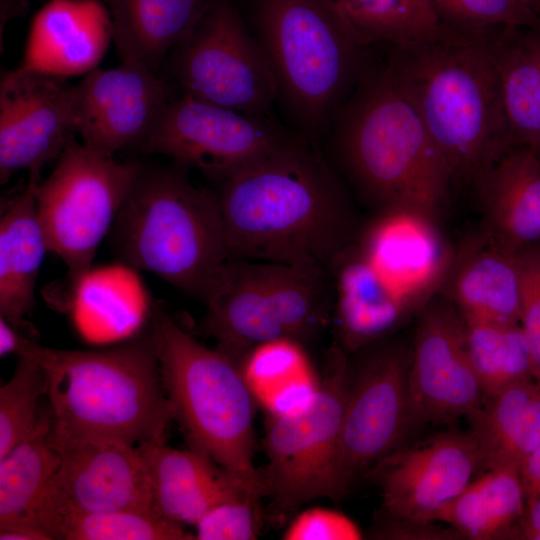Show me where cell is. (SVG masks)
Here are the masks:
<instances>
[{"label": "cell", "mask_w": 540, "mask_h": 540, "mask_svg": "<svg viewBox=\"0 0 540 540\" xmlns=\"http://www.w3.org/2000/svg\"><path fill=\"white\" fill-rule=\"evenodd\" d=\"M216 184L229 259L331 273L357 236L341 180L300 134Z\"/></svg>", "instance_id": "1"}, {"label": "cell", "mask_w": 540, "mask_h": 540, "mask_svg": "<svg viewBox=\"0 0 540 540\" xmlns=\"http://www.w3.org/2000/svg\"><path fill=\"white\" fill-rule=\"evenodd\" d=\"M384 66L418 113L452 185L476 190L514 149L486 38L443 26L433 39L393 47Z\"/></svg>", "instance_id": "2"}, {"label": "cell", "mask_w": 540, "mask_h": 540, "mask_svg": "<svg viewBox=\"0 0 540 540\" xmlns=\"http://www.w3.org/2000/svg\"><path fill=\"white\" fill-rule=\"evenodd\" d=\"M15 355L42 368L52 433L134 446L165 439L173 411L165 394L150 329L103 350H64L21 335Z\"/></svg>", "instance_id": "3"}, {"label": "cell", "mask_w": 540, "mask_h": 540, "mask_svg": "<svg viewBox=\"0 0 540 540\" xmlns=\"http://www.w3.org/2000/svg\"><path fill=\"white\" fill-rule=\"evenodd\" d=\"M330 131L349 179L379 211L407 209L437 219L453 187L448 167L385 66L367 67Z\"/></svg>", "instance_id": "4"}, {"label": "cell", "mask_w": 540, "mask_h": 540, "mask_svg": "<svg viewBox=\"0 0 540 540\" xmlns=\"http://www.w3.org/2000/svg\"><path fill=\"white\" fill-rule=\"evenodd\" d=\"M189 168L142 167L111 228L118 257L206 300L228 261L216 192L196 186Z\"/></svg>", "instance_id": "5"}, {"label": "cell", "mask_w": 540, "mask_h": 540, "mask_svg": "<svg viewBox=\"0 0 540 540\" xmlns=\"http://www.w3.org/2000/svg\"><path fill=\"white\" fill-rule=\"evenodd\" d=\"M255 38L296 132L317 144L367 69L330 0H256Z\"/></svg>", "instance_id": "6"}, {"label": "cell", "mask_w": 540, "mask_h": 540, "mask_svg": "<svg viewBox=\"0 0 540 540\" xmlns=\"http://www.w3.org/2000/svg\"><path fill=\"white\" fill-rule=\"evenodd\" d=\"M149 329L165 394L191 449L262 489L254 455V404L240 367L185 331L157 303Z\"/></svg>", "instance_id": "7"}, {"label": "cell", "mask_w": 540, "mask_h": 540, "mask_svg": "<svg viewBox=\"0 0 540 540\" xmlns=\"http://www.w3.org/2000/svg\"><path fill=\"white\" fill-rule=\"evenodd\" d=\"M200 330L238 366L257 346L302 344L331 325V273L282 263L228 259L204 301Z\"/></svg>", "instance_id": "8"}, {"label": "cell", "mask_w": 540, "mask_h": 540, "mask_svg": "<svg viewBox=\"0 0 540 540\" xmlns=\"http://www.w3.org/2000/svg\"><path fill=\"white\" fill-rule=\"evenodd\" d=\"M352 373L347 353L335 345L312 402L297 413L268 415L267 464L259 472L263 496L277 516H290L314 499L345 495L338 460Z\"/></svg>", "instance_id": "9"}, {"label": "cell", "mask_w": 540, "mask_h": 540, "mask_svg": "<svg viewBox=\"0 0 540 540\" xmlns=\"http://www.w3.org/2000/svg\"><path fill=\"white\" fill-rule=\"evenodd\" d=\"M143 164L118 162L73 140L36 191L37 213L50 252L77 283L91 269Z\"/></svg>", "instance_id": "10"}, {"label": "cell", "mask_w": 540, "mask_h": 540, "mask_svg": "<svg viewBox=\"0 0 540 540\" xmlns=\"http://www.w3.org/2000/svg\"><path fill=\"white\" fill-rule=\"evenodd\" d=\"M166 62L182 92L216 105L270 117L277 101L271 66L229 0H213Z\"/></svg>", "instance_id": "11"}, {"label": "cell", "mask_w": 540, "mask_h": 540, "mask_svg": "<svg viewBox=\"0 0 540 540\" xmlns=\"http://www.w3.org/2000/svg\"><path fill=\"white\" fill-rule=\"evenodd\" d=\"M297 134L271 117L244 114L181 92L164 105L136 147L198 169L218 183Z\"/></svg>", "instance_id": "12"}, {"label": "cell", "mask_w": 540, "mask_h": 540, "mask_svg": "<svg viewBox=\"0 0 540 540\" xmlns=\"http://www.w3.org/2000/svg\"><path fill=\"white\" fill-rule=\"evenodd\" d=\"M364 349L352 373L340 437L338 469L345 494L358 476L398 449L409 431L412 347L386 342Z\"/></svg>", "instance_id": "13"}, {"label": "cell", "mask_w": 540, "mask_h": 540, "mask_svg": "<svg viewBox=\"0 0 540 540\" xmlns=\"http://www.w3.org/2000/svg\"><path fill=\"white\" fill-rule=\"evenodd\" d=\"M408 390L409 430L469 417L484 401L465 321L448 299L430 300L419 312Z\"/></svg>", "instance_id": "14"}, {"label": "cell", "mask_w": 540, "mask_h": 540, "mask_svg": "<svg viewBox=\"0 0 540 540\" xmlns=\"http://www.w3.org/2000/svg\"><path fill=\"white\" fill-rule=\"evenodd\" d=\"M60 456L40 526L48 540L65 513L153 510L150 483L137 447L100 438H61L52 433Z\"/></svg>", "instance_id": "15"}, {"label": "cell", "mask_w": 540, "mask_h": 540, "mask_svg": "<svg viewBox=\"0 0 540 540\" xmlns=\"http://www.w3.org/2000/svg\"><path fill=\"white\" fill-rule=\"evenodd\" d=\"M481 467L470 433L445 432L398 448L364 475L381 490L386 520L431 524Z\"/></svg>", "instance_id": "16"}, {"label": "cell", "mask_w": 540, "mask_h": 540, "mask_svg": "<svg viewBox=\"0 0 540 540\" xmlns=\"http://www.w3.org/2000/svg\"><path fill=\"white\" fill-rule=\"evenodd\" d=\"M73 85L66 79L4 71L0 81V181L40 172L76 139Z\"/></svg>", "instance_id": "17"}, {"label": "cell", "mask_w": 540, "mask_h": 540, "mask_svg": "<svg viewBox=\"0 0 540 540\" xmlns=\"http://www.w3.org/2000/svg\"><path fill=\"white\" fill-rule=\"evenodd\" d=\"M173 96L170 83L146 67L120 62L96 68L73 85L77 136L93 151L114 157L137 145Z\"/></svg>", "instance_id": "18"}, {"label": "cell", "mask_w": 540, "mask_h": 540, "mask_svg": "<svg viewBox=\"0 0 540 540\" xmlns=\"http://www.w3.org/2000/svg\"><path fill=\"white\" fill-rule=\"evenodd\" d=\"M354 245L380 276L418 310L443 286L454 254L436 220L407 209H387Z\"/></svg>", "instance_id": "19"}, {"label": "cell", "mask_w": 540, "mask_h": 540, "mask_svg": "<svg viewBox=\"0 0 540 540\" xmlns=\"http://www.w3.org/2000/svg\"><path fill=\"white\" fill-rule=\"evenodd\" d=\"M113 41L100 0H49L34 15L19 69L67 79L98 68Z\"/></svg>", "instance_id": "20"}, {"label": "cell", "mask_w": 540, "mask_h": 540, "mask_svg": "<svg viewBox=\"0 0 540 540\" xmlns=\"http://www.w3.org/2000/svg\"><path fill=\"white\" fill-rule=\"evenodd\" d=\"M331 275V325L337 346L347 354L382 340L420 312L380 276L354 241L337 259Z\"/></svg>", "instance_id": "21"}, {"label": "cell", "mask_w": 540, "mask_h": 540, "mask_svg": "<svg viewBox=\"0 0 540 540\" xmlns=\"http://www.w3.org/2000/svg\"><path fill=\"white\" fill-rule=\"evenodd\" d=\"M463 319L519 323V251L485 228L455 254L443 283Z\"/></svg>", "instance_id": "22"}, {"label": "cell", "mask_w": 540, "mask_h": 540, "mask_svg": "<svg viewBox=\"0 0 540 540\" xmlns=\"http://www.w3.org/2000/svg\"><path fill=\"white\" fill-rule=\"evenodd\" d=\"M148 475L152 509L180 524L194 525L247 482L193 449L179 450L155 439L136 446Z\"/></svg>", "instance_id": "23"}, {"label": "cell", "mask_w": 540, "mask_h": 540, "mask_svg": "<svg viewBox=\"0 0 540 540\" xmlns=\"http://www.w3.org/2000/svg\"><path fill=\"white\" fill-rule=\"evenodd\" d=\"M59 464L49 411L42 412L34 431L0 458L1 540H47L40 518Z\"/></svg>", "instance_id": "24"}, {"label": "cell", "mask_w": 540, "mask_h": 540, "mask_svg": "<svg viewBox=\"0 0 540 540\" xmlns=\"http://www.w3.org/2000/svg\"><path fill=\"white\" fill-rule=\"evenodd\" d=\"M40 172L1 200L0 317L20 328L35 302L38 273L49 251L36 202Z\"/></svg>", "instance_id": "25"}, {"label": "cell", "mask_w": 540, "mask_h": 540, "mask_svg": "<svg viewBox=\"0 0 540 540\" xmlns=\"http://www.w3.org/2000/svg\"><path fill=\"white\" fill-rule=\"evenodd\" d=\"M213 0H104L120 62L157 72Z\"/></svg>", "instance_id": "26"}, {"label": "cell", "mask_w": 540, "mask_h": 540, "mask_svg": "<svg viewBox=\"0 0 540 540\" xmlns=\"http://www.w3.org/2000/svg\"><path fill=\"white\" fill-rule=\"evenodd\" d=\"M486 229L520 251L540 243V159L524 147L505 154L476 189Z\"/></svg>", "instance_id": "27"}, {"label": "cell", "mask_w": 540, "mask_h": 540, "mask_svg": "<svg viewBox=\"0 0 540 540\" xmlns=\"http://www.w3.org/2000/svg\"><path fill=\"white\" fill-rule=\"evenodd\" d=\"M514 148L540 145V27L507 26L486 37Z\"/></svg>", "instance_id": "28"}, {"label": "cell", "mask_w": 540, "mask_h": 540, "mask_svg": "<svg viewBox=\"0 0 540 540\" xmlns=\"http://www.w3.org/2000/svg\"><path fill=\"white\" fill-rule=\"evenodd\" d=\"M468 418L481 467H520L540 445V381L530 378L508 386Z\"/></svg>", "instance_id": "29"}, {"label": "cell", "mask_w": 540, "mask_h": 540, "mask_svg": "<svg viewBox=\"0 0 540 540\" xmlns=\"http://www.w3.org/2000/svg\"><path fill=\"white\" fill-rule=\"evenodd\" d=\"M526 496L520 467L486 469L438 514L463 538L491 540L515 538L525 510Z\"/></svg>", "instance_id": "30"}, {"label": "cell", "mask_w": 540, "mask_h": 540, "mask_svg": "<svg viewBox=\"0 0 540 540\" xmlns=\"http://www.w3.org/2000/svg\"><path fill=\"white\" fill-rule=\"evenodd\" d=\"M256 403L268 415L305 409L320 385L303 344L278 339L255 347L239 365Z\"/></svg>", "instance_id": "31"}, {"label": "cell", "mask_w": 540, "mask_h": 540, "mask_svg": "<svg viewBox=\"0 0 540 540\" xmlns=\"http://www.w3.org/2000/svg\"><path fill=\"white\" fill-rule=\"evenodd\" d=\"M357 43L392 47L433 39L441 34L430 0H330Z\"/></svg>", "instance_id": "32"}, {"label": "cell", "mask_w": 540, "mask_h": 540, "mask_svg": "<svg viewBox=\"0 0 540 540\" xmlns=\"http://www.w3.org/2000/svg\"><path fill=\"white\" fill-rule=\"evenodd\" d=\"M469 356L484 400L533 376L532 359L519 323L464 319Z\"/></svg>", "instance_id": "33"}, {"label": "cell", "mask_w": 540, "mask_h": 540, "mask_svg": "<svg viewBox=\"0 0 540 540\" xmlns=\"http://www.w3.org/2000/svg\"><path fill=\"white\" fill-rule=\"evenodd\" d=\"M51 540H191L182 524L153 510L65 513L56 518Z\"/></svg>", "instance_id": "34"}, {"label": "cell", "mask_w": 540, "mask_h": 540, "mask_svg": "<svg viewBox=\"0 0 540 540\" xmlns=\"http://www.w3.org/2000/svg\"><path fill=\"white\" fill-rule=\"evenodd\" d=\"M17 358L12 377L0 388V458L34 431L41 415L38 403L47 392L41 366L31 358Z\"/></svg>", "instance_id": "35"}, {"label": "cell", "mask_w": 540, "mask_h": 540, "mask_svg": "<svg viewBox=\"0 0 540 540\" xmlns=\"http://www.w3.org/2000/svg\"><path fill=\"white\" fill-rule=\"evenodd\" d=\"M441 24L485 38L507 26L540 27V17L519 0H430Z\"/></svg>", "instance_id": "36"}, {"label": "cell", "mask_w": 540, "mask_h": 540, "mask_svg": "<svg viewBox=\"0 0 540 540\" xmlns=\"http://www.w3.org/2000/svg\"><path fill=\"white\" fill-rule=\"evenodd\" d=\"M262 490L244 484L210 509L196 524L198 540H253L260 522L258 509Z\"/></svg>", "instance_id": "37"}, {"label": "cell", "mask_w": 540, "mask_h": 540, "mask_svg": "<svg viewBox=\"0 0 540 540\" xmlns=\"http://www.w3.org/2000/svg\"><path fill=\"white\" fill-rule=\"evenodd\" d=\"M521 304L519 324L526 337L533 376L540 381V243L519 251Z\"/></svg>", "instance_id": "38"}, {"label": "cell", "mask_w": 540, "mask_h": 540, "mask_svg": "<svg viewBox=\"0 0 540 540\" xmlns=\"http://www.w3.org/2000/svg\"><path fill=\"white\" fill-rule=\"evenodd\" d=\"M285 540H358L359 527L341 512L312 507L299 512L283 533Z\"/></svg>", "instance_id": "39"}, {"label": "cell", "mask_w": 540, "mask_h": 540, "mask_svg": "<svg viewBox=\"0 0 540 540\" xmlns=\"http://www.w3.org/2000/svg\"><path fill=\"white\" fill-rule=\"evenodd\" d=\"M376 535L384 539L405 540H454L463 537L452 527H437L434 523L417 524L410 522L385 520L377 529Z\"/></svg>", "instance_id": "40"}, {"label": "cell", "mask_w": 540, "mask_h": 540, "mask_svg": "<svg viewBox=\"0 0 540 540\" xmlns=\"http://www.w3.org/2000/svg\"><path fill=\"white\" fill-rule=\"evenodd\" d=\"M518 538L540 540V493L526 497Z\"/></svg>", "instance_id": "41"}, {"label": "cell", "mask_w": 540, "mask_h": 540, "mask_svg": "<svg viewBox=\"0 0 540 540\" xmlns=\"http://www.w3.org/2000/svg\"><path fill=\"white\" fill-rule=\"evenodd\" d=\"M520 475L526 497L540 493V445L522 462Z\"/></svg>", "instance_id": "42"}, {"label": "cell", "mask_w": 540, "mask_h": 540, "mask_svg": "<svg viewBox=\"0 0 540 540\" xmlns=\"http://www.w3.org/2000/svg\"><path fill=\"white\" fill-rule=\"evenodd\" d=\"M540 17V0H519Z\"/></svg>", "instance_id": "43"}, {"label": "cell", "mask_w": 540, "mask_h": 540, "mask_svg": "<svg viewBox=\"0 0 540 540\" xmlns=\"http://www.w3.org/2000/svg\"><path fill=\"white\" fill-rule=\"evenodd\" d=\"M533 151L536 153V155L540 159V145L536 149H534Z\"/></svg>", "instance_id": "44"}]
</instances>
